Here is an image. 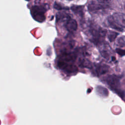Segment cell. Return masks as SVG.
<instances>
[{
	"label": "cell",
	"instance_id": "8",
	"mask_svg": "<svg viewBox=\"0 0 125 125\" xmlns=\"http://www.w3.org/2000/svg\"><path fill=\"white\" fill-rule=\"evenodd\" d=\"M107 21L109 25L114 29L118 30L119 31H123V29L122 27L119 26L113 20L112 16H110L107 18Z\"/></svg>",
	"mask_w": 125,
	"mask_h": 125
},
{
	"label": "cell",
	"instance_id": "6",
	"mask_svg": "<svg viewBox=\"0 0 125 125\" xmlns=\"http://www.w3.org/2000/svg\"><path fill=\"white\" fill-rule=\"evenodd\" d=\"M108 5L106 4H102L96 3L95 1H91L88 5V9L91 12L97 11L100 10H103L106 9L108 7Z\"/></svg>",
	"mask_w": 125,
	"mask_h": 125
},
{
	"label": "cell",
	"instance_id": "10",
	"mask_svg": "<svg viewBox=\"0 0 125 125\" xmlns=\"http://www.w3.org/2000/svg\"><path fill=\"white\" fill-rule=\"evenodd\" d=\"M70 16L69 14L65 12H59L57 14V21H66L69 18Z\"/></svg>",
	"mask_w": 125,
	"mask_h": 125
},
{
	"label": "cell",
	"instance_id": "13",
	"mask_svg": "<svg viewBox=\"0 0 125 125\" xmlns=\"http://www.w3.org/2000/svg\"><path fill=\"white\" fill-rule=\"evenodd\" d=\"M54 8L57 9V10H62V9H68V8L67 7H64L61 6V5L58 4L57 2H55L54 5Z\"/></svg>",
	"mask_w": 125,
	"mask_h": 125
},
{
	"label": "cell",
	"instance_id": "3",
	"mask_svg": "<svg viewBox=\"0 0 125 125\" xmlns=\"http://www.w3.org/2000/svg\"><path fill=\"white\" fill-rule=\"evenodd\" d=\"M112 16L114 21L119 26L122 28H125V14L115 13Z\"/></svg>",
	"mask_w": 125,
	"mask_h": 125
},
{
	"label": "cell",
	"instance_id": "2",
	"mask_svg": "<svg viewBox=\"0 0 125 125\" xmlns=\"http://www.w3.org/2000/svg\"><path fill=\"white\" fill-rule=\"evenodd\" d=\"M58 66L60 69L68 73H75L78 70L77 67L71 62H66L60 59L58 61Z\"/></svg>",
	"mask_w": 125,
	"mask_h": 125
},
{
	"label": "cell",
	"instance_id": "16",
	"mask_svg": "<svg viewBox=\"0 0 125 125\" xmlns=\"http://www.w3.org/2000/svg\"><path fill=\"white\" fill-rule=\"evenodd\" d=\"M97 0L100 3H104V4H106V3H109L111 1V0Z\"/></svg>",
	"mask_w": 125,
	"mask_h": 125
},
{
	"label": "cell",
	"instance_id": "15",
	"mask_svg": "<svg viewBox=\"0 0 125 125\" xmlns=\"http://www.w3.org/2000/svg\"><path fill=\"white\" fill-rule=\"evenodd\" d=\"M115 51L121 56H125V50H124L121 48H116L115 49Z\"/></svg>",
	"mask_w": 125,
	"mask_h": 125
},
{
	"label": "cell",
	"instance_id": "1",
	"mask_svg": "<svg viewBox=\"0 0 125 125\" xmlns=\"http://www.w3.org/2000/svg\"><path fill=\"white\" fill-rule=\"evenodd\" d=\"M45 5H36L31 7L30 10L31 15L36 21L42 22L45 20V13L47 11V6H45Z\"/></svg>",
	"mask_w": 125,
	"mask_h": 125
},
{
	"label": "cell",
	"instance_id": "14",
	"mask_svg": "<svg viewBox=\"0 0 125 125\" xmlns=\"http://www.w3.org/2000/svg\"><path fill=\"white\" fill-rule=\"evenodd\" d=\"M118 45L121 47H124L125 46V41L123 38H120L118 40Z\"/></svg>",
	"mask_w": 125,
	"mask_h": 125
},
{
	"label": "cell",
	"instance_id": "17",
	"mask_svg": "<svg viewBox=\"0 0 125 125\" xmlns=\"http://www.w3.org/2000/svg\"><path fill=\"white\" fill-rule=\"evenodd\" d=\"M26 0V1H29V0Z\"/></svg>",
	"mask_w": 125,
	"mask_h": 125
},
{
	"label": "cell",
	"instance_id": "9",
	"mask_svg": "<svg viewBox=\"0 0 125 125\" xmlns=\"http://www.w3.org/2000/svg\"><path fill=\"white\" fill-rule=\"evenodd\" d=\"M83 8H84V6L83 5H73L71 7L72 11L75 14L78 15L81 17H83Z\"/></svg>",
	"mask_w": 125,
	"mask_h": 125
},
{
	"label": "cell",
	"instance_id": "4",
	"mask_svg": "<svg viewBox=\"0 0 125 125\" xmlns=\"http://www.w3.org/2000/svg\"><path fill=\"white\" fill-rule=\"evenodd\" d=\"M106 81L107 84L113 89H117L120 85L119 78L115 75L108 76Z\"/></svg>",
	"mask_w": 125,
	"mask_h": 125
},
{
	"label": "cell",
	"instance_id": "7",
	"mask_svg": "<svg viewBox=\"0 0 125 125\" xmlns=\"http://www.w3.org/2000/svg\"><path fill=\"white\" fill-rule=\"evenodd\" d=\"M109 67L108 65L105 64H98L96 66V72L98 75H103L105 74L108 71Z\"/></svg>",
	"mask_w": 125,
	"mask_h": 125
},
{
	"label": "cell",
	"instance_id": "12",
	"mask_svg": "<svg viewBox=\"0 0 125 125\" xmlns=\"http://www.w3.org/2000/svg\"><path fill=\"white\" fill-rule=\"evenodd\" d=\"M81 63L84 67H86L89 68H91L92 67V64L91 63V62H89L88 60H83Z\"/></svg>",
	"mask_w": 125,
	"mask_h": 125
},
{
	"label": "cell",
	"instance_id": "18",
	"mask_svg": "<svg viewBox=\"0 0 125 125\" xmlns=\"http://www.w3.org/2000/svg\"></svg>",
	"mask_w": 125,
	"mask_h": 125
},
{
	"label": "cell",
	"instance_id": "11",
	"mask_svg": "<svg viewBox=\"0 0 125 125\" xmlns=\"http://www.w3.org/2000/svg\"><path fill=\"white\" fill-rule=\"evenodd\" d=\"M118 35V33L117 32L112 31H109L108 33H107V38L110 42H112L116 39Z\"/></svg>",
	"mask_w": 125,
	"mask_h": 125
},
{
	"label": "cell",
	"instance_id": "5",
	"mask_svg": "<svg viewBox=\"0 0 125 125\" xmlns=\"http://www.w3.org/2000/svg\"><path fill=\"white\" fill-rule=\"evenodd\" d=\"M64 26L68 31L73 32L77 29L78 24L75 20L70 18L65 21Z\"/></svg>",
	"mask_w": 125,
	"mask_h": 125
}]
</instances>
